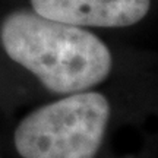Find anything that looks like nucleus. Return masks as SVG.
<instances>
[{
    "instance_id": "obj_2",
    "label": "nucleus",
    "mask_w": 158,
    "mask_h": 158,
    "mask_svg": "<svg viewBox=\"0 0 158 158\" xmlns=\"http://www.w3.org/2000/svg\"><path fill=\"white\" fill-rule=\"evenodd\" d=\"M108 120L102 94H69L23 117L13 133L15 148L22 158H95Z\"/></svg>"
},
{
    "instance_id": "obj_1",
    "label": "nucleus",
    "mask_w": 158,
    "mask_h": 158,
    "mask_svg": "<svg viewBox=\"0 0 158 158\" xmlns=\"http://www.w3.org/2000/svg\"><path fill=\"white\" fill-rule=\"evenodd\" d=\"M0 43L13 62L63 95L101 84L113 66L108 47L95 34L34 10L9 13L0 23Z\"/></svg>"
},
{
    "instance_id": "obj_3",
    "label": "nucleus",
    "mask_w": 158,
    "mask_h": 158,
    "mask_svg": "<svg viewBox=\"0 0 158 158\" xmlns=\"http://www.w3.org/2000/svg\"><path fill=\"white\" fill-rule=\"evenodd\" d=\"M43 18L75 27L124 28L147 16L151 0H31Z\"/></svg>"
}]
</instances>
